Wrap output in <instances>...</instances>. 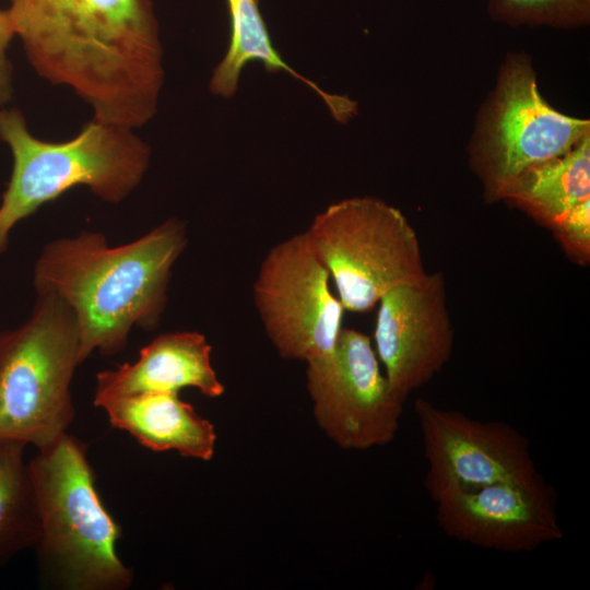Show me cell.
Segmentation results:
<instances>
[{"instance_id":"9","label":"cell","mask_w":590,"mask_h":590,"mask_svg":"<svg viewBox=\"0 0 590 590\" xmlns=\"http://www.w3.org/2000/svg\"><path fill=\"white\" fill-rule=\"evenodd\" d=\"M306 363L314 416L332 441L366 450L394 439L404 402L381 374L369 337L342 327L334 350Z\"/></svg>"},{"instance_id":"12","label":"cell","mask_w":590,"mask_h":590,"mask_svg":"<svg viewBox=\"0 0 590 590\" xmlns=\"http://www.w3.org/2000/svg\"><path fill=\"white\" fill-rule=\"evenodd\" d=\"M434 503L444 533L477 547L531 552L563 538L553 491L541 475L448 493Z\"/></svg>"},{"instance_id":"4","label":"cell","mask_w":590,"mask_h":590,"mask_svg":"<svg viewBox=\"0 0 590 590\" xmlns=\"http://www.w3.org/2000/svg\"><path fill=\"white\" fill-rule=\"evenodd\" d=\"M0 140L12 170L0 203V256L16 224L76 186L109 203L127 199L150 165V146L132 129L93 118L68 141L35 138L17 108H0Z\"/></svg>"},{"instance_id":"8","label":"cell","mask_w":590,"mask_h":590,"mask_svg":"<svg viewBox=\"0 0 590 590\" xmlns=\"http://www.w3.org/2000/svg\"><path fill=\"white\" fill-rule=\"evenodd\" d=\"M329 279L305 232L273 246L261 261L255 306L281 357L308 362L334 350L344 308Z\"/></svg>"},{"instance_id":"21","label":"cell","mask_w":590,"mask_h":590,"mask_svg":"<svg viewBox=\"0 0 590 590\" xmlns=\"http://www.w3.org/2000/svg\"><path fill=\"white\" fill-rule=\"evenodd\" d=\"M11 330H2L0 331V357L2 355V352L4 351L7 343L10 339Z\"/></svg>"},{"instance_id":"15","label":"cell","mask_w":590,"mask_h":590,"mask_svg":"<svg viewBox=\"0 0 590 590\" xmlns=\"http://www.w3.org/2000/svg\"><path fill=\"white\" fill-rule=\"evenodd\" d=\"M260 0H226L231 19L228 49L214 68L209 90L212 94L231 98L238 87L239 76L249 61H261L267 71H286L312 88L331 115L339 122H346L356 114V103L346 96L326 93L316 83L297 73L281 57L271 37L259 8Z\"/></svg>"},{"instance_id":"11","label":"cell","mask_w":590,"mask_h":590,"mask_svg":"<svg viewBox=\"0 0 590 590\" xmlns=\"http://www.w3.org/2000/svg\"><path fill=\"white\" fill-rule=\"evenodd\" d=\"M378 304L374 335L377 356L391 391L405 402L452 355L453 329L445 278L440 272L428 273L418 283L389 291Z\"/></svg>"},{"instance_id":"18","label":"cell","mask_w":590,"mask_h":590,"mask_svg":"<svg viewBox=\"0 0 590 590\" xmlns=\"http://www.w3.org/2000/svg\"><path fill=\"white\" fill-rule=\"evenodd\" d=\"M487 13L510 26L571 30L590 23V0H488Z\"/></svg>"},{"instance_id":"6","label":"cell","mask_w":590,"mask_h":590,"mask_svg":"<svg viewBox=\"0 0 590 590\" xmlns=\"http://www.w3.org/2000/svg\"><path fill=\"white\" fill-rule=\"evenodd\" d=\"M344 310H371L389 291L423 281L417 234L397 208L374 197L330 204L305 232Z\"/></svg>"},{"instance_id":"20","label":"cell","mask_w":590,"mask_h":590,"mask_svg":"<svg viewBox=\"0 0 590 590\" xmlns=\"http://www.w3.org/2000/svg\"><path fill=\"white\" fill-rule=\"evenodd\" d=\"M14 37L8 10H0V108L4 107L13 94V66L9 49Z\"/></svg>"},{"instance_id":"17","label":"cell","mask_w":590,"mask_h":590,"mask_svg":"<svg viewBox=\"0 0 590 590\" xmlns=\"http://www.w3.org/2000/svg\"><path fill=\"white\" fill-rule=\"evenodd\" d=\"M25 446L0 447V565L35 547L39 517L24 457Z\"/></svg>"},{"instance_id":"3","label":"cell","mask_w":590,"mask_h":590,"mask_svg":"<svg viewBox=\"0 0 590 590\" xmlns=\"http://www.w3.org/2000/svg\"><path fill=\"white\" fill-rule=\"evenodd\" d=\"M28 463L43 578L62 590H127L134 573L119 557V523L102 502L87 448L66 433Z\"/></svg>"},{"instance_id":"13","label":"cell","mask_w":590,"mask_h":590,"mask_svg":"<svg viewBox=\"0 0 590 590\" xmlns=\"http://www.w3.org/2000/svg\"><path fill=\"white\" fill-rule=\"evenodd\" d=\"M212 347L197 331L157 335L140 350L133 363H125L96 375L94 399L145 392H178L192 387L208 398L224 393L211 363Z\"/></svg>"},{"instance_id":"1","label":"cell","mask_w":590,"mask_h":590,"mask_svg":"<svg viewBox=\"0 0 590 590\" xmlns=\"http://www.w3.org/2000/svg\"><path fill=\"white\" fill-rule=\"evenodd\" d=\"M36 72L71 87L94 118L139 128L157 109L163 48L152 0H10Z\"/></svg>"},{"instance_id":"10","label":"cell","mask_w":590,"mask_h":590,"mask_svg":"<svg viewBox=\"0 0 590 590\" xmlns=\"http://www.w3.org/2000/svg\"><path fill=\"white\" fill-rule=\"evenodd\" d=\"M427 471L424 486L433 502L445 494L505 482H529L540 474L527 437L503 421H479L417 398Z\"/></svg>"},{"instance_id":"2","label":"cell","mask_w":590,"mask_h":590,"mask_svg":"<svg viewBox=\"0 0 590 590\" xmlns=\"http://www.w3.org/2000/svg\"><path fill=\"white\" fill-rule=\"evenodd\" d=\"M188 245L187 226L169 217L139 238L108 245L82 231L48 241L34 267L36 294L50 293L72 309L79 327V361L126 349L131 330H155L167 305L172 270Z\"/></svg>"},{"instance_id":"14","label":"cell","mask_w":590,"mask_h":590,"mask_svg":"<svg viewBox=\"0 0 590 590\" xmlns=\"http://www.w3.org/2000/svg\"><path fill=\"white\" fill-rule=\"evenodd\" d=\"M109 424L128 433L152 451L175 450L184 457L209 461L214 455V426L201 417L178 392H145L93 401Z\"/></svg>"},{"instance_id":"19","label":"cell","mask_w":590,"mask_h":590,"mask_svg":"<svg viewBox=\"0 0 590 590\" xmlns=\"http://www.w3.org/2000/svg\"><path fill=\"white\" fill-rule=\"evenodd\" d=\"M565 248L579 260H589L590 255V199L570 209L551 225Z\"/></svg>"},{"instance_id":"5","label":"cell","mask_w":590,"mask_h":590,"mask_svg":"<svg viewBox=\"0 0 590 590\" xmlns=\"http://www.w3.org/2000/svg\"><path fill=\"white\" fill-rule=\"evenodd\" d=\"M79 361L76 318L60 297L36 294L28 318L0 357V447H48L68 433L75 409L71 384Z\"/></svg>"},{"instance_id":"7","label":"cell","mask_w":590,"mask_h":590,"mask_svg":"<svg viewBox=\"0 0 590 590\" xmlns=\"http://www.w3.org/2000/svg\"><path fill=\"white\" fill-rule=\"evenodd\" d=\"M590 134V120L567 116L540 94L524 54H509L480 113L471 162L489 198L531 166L569 152Z\"/></svg>"},{"instance_id":"16","label":"cell","mask_w":590,"mask_h":590,"mask_svg":"<svg viewBox=\"0 0 590 590\" xmlns=\"http://www.w3.org/2000/svg\"><path fill=\"white\" fill-rule=\"evenodd\" d=\"M496 199L509 200L550 225L558 221L590 199V134L564 155L523 170Z\"/></svg>"}]
</instances>
